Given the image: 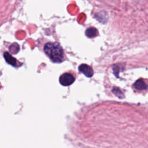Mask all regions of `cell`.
Masks as SVG:
<instances>
[{"mask_svg":"<svg viewBox=\"0 0 148 148\" xmlns=\"http://www.w3.org/2000/svg\"><path fill=\"white\" fill-rule=\"evenodd\" d=\"M46 54L54 62H60L64 59V51L57 42H47L43 47Z\"/></svg>","mask_w":148,"mask_h":148,"instance_id":"6da1fadb","label":"cell"},{"mask_svg":"<svg viewBox=\"0 0 148 148\" xmlns=\"http://www.w3.org/2000/svg\"><path fill=\"white\" fill-rule=\"evenodd\" d=\"M60 83L65 86H69L72 84L75 81L74 76L69 73H65L61 75L59 79Z\"/></svg>","mask_w":148,"mask_h":148,"instance_id":"7a4b0ae2","label":"cell"},{"mask_svg":"<svg viewBox=\"0 0 148 148\" xmlns=\"http://www.w3.org/2000/svg\"><path fill=\"white\" fill-rule=\"evenodd\" d=\"M79 70L82 73H83L86 76L88 77H91L94 73L93 69H92V68L90 66L85 64H81L79 66Z\"/></svg>","mask_w":148,"mask_h":148,"instance_id":"3957f363","label":"cell"},{"mask_svg":"<svg viewBox=\"0 0 148 148\" xmlns=\"http://www.w3.org/2000/svg\"><path fill=\"white\" fill-rule=\"evenodd\" d=\"M3 56H4V58L6 60V61L13 65V66H16L17 64V61L16 60V59L15 58H14L12 56V55L10 54H9L8 52H5L3 54Z\"/></svg>","mask_w":148,"mask_h":148,"instance_id":"277c9868","label":"cell"},{"mask_svg":"<svg viewBox=\"0 0 148 148\" xmlns=\"http://www.w3.org/2000/svg\"><path fill=\"white\" fill-rule=\"evenodd\" d=\"M134 87L138 90H146L147 88V85L142 79H139L135 82L134 84Z\"/></svg>","mask_w":148,"mask_h":148,"instance_id":"5b68a950","label":"cell"},{"mask_svg":"<svg viewBox=\"0 0 148 148\" xmlns=\"http://www.w3.org/2000/svg\"><path fill=\"white\" fill-rule=\"evenodd\" d=\"M85 34L90 38H94L98 35V30L95 27H89L86 30Z\"/></svg>","mask_w":148,"mask_h":148,"instance_id":"8992f818","label":"cell"},{"mask_svg":"<svg viewBox=\"0 0 148 148\" xmlns=\"http://www.w3.org/2000/svg\"><path fill=\"white\" fill-rule=\"evenodd\" d=\"M113 92L116 95H117L120 98H122L123 97V92L121 91V90L117 88H114L113 90Z\"/></svg>","mask_w":148,"mask_h":148,"instance_id":"52a82bcc","label":"cell"}]
</instances>
